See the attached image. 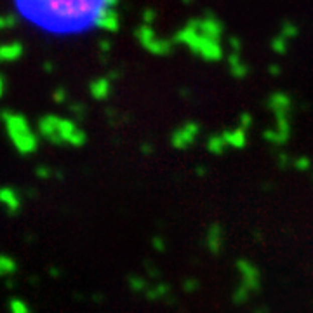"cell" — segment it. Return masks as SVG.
<instances>
[{
    "label": "cell",
    "mask_w": 313,
    "mask_h": 313,
    "mask_svg": "<svg viewBox=\"0 0 313 313\" xmlns=\"http://www.w3.org/2000/svg\"><path fill=\"white\" fill-rule=\"evenodd\" d=\"M90 92H92V96L96 97V99H103L105 96H107V87L103 85V82H94L92 85H90Z\"/></svg>",
    "instance_id": "12"
},
{
    "label": "cell",
    "mask_w": 313,
    "mask_h": 313,
    "mask_svg": "<svg viewBox=\"0 0 313 313\" xmlns=\"http://www.w3.org/2000/svg\"><path fill=\"white\" fill-rule=\"evenodd\" d=\"M54 99H58V101H63V99H65V94H63L61 90H58V92L54 94Z\"/></svg>",
    "instance_id": "15"
},
{
    "label": "cell",
    "mask_w": 313,
    "mask_h": 313,
    "mask_svg": "<svg viewBox=\"0 0 313 313\" xmlns=\"http://www.w3.org/2000/svg\"><path fill=\"white\" fill-rule=\"evenodd\" d=\"M35 174H37V178H40V179H51V178H56V171L52 167H49V165H39V167L35 169Z\"/></svg>",
    "instance_id": "11"
},
{
    "label": "cell",
    "mask_w": 313,
    "mask_h": 313,
    "mask_svg": "<svg viewBox=\"0 0 313 313\" xmlns=\"http://www.w3.org/2000/svg\"><path fill=\"white\" fill-rule=\"evenodd\" d=\"M7 306H9V313H32L30 304L21 297H11Z\"/></svg>",
    "instance_id": "8"
},
{
    "label": "cell",
    "mask_w": 313,
    "mask_h": 313,
    "mask_svg": "<svg viewBox=\"0 0 313 313\" xmlns=\"http://www.w3.org/2000/svg\"><path fill=\"white\" fill-rule=\"evenodd\" d=\"M294 167L299 169V171H304V169L310 167V160L308 158H299V160L294 162Z\"/></svg>",
    "instance_id": "13"
},
{
    "label": "cell",
    "mask_w": 313,
    "mask_h": 313,
    "mask_svg": "<svg viewBox=\"0 0 313 313\" xmlns=\"http://www.w3.org/2000/svg\"><path fill=\"white\" fill-rule=\"evenodd\" d=\"M165 292H167V287L165 285H153V287L146 289V297L148 299H160V297L165 296Z\"/></svg>",
    "instance_id": "10"
},
{
    "label": "cell",
    "mask_w": 313,
    "mask_h": 313,
    "mask_svg": "<svg viewBox=\"0 0 313 313\" xmlns=\"http://www.w3.org/2000/svg\"><path fill=\"white\" fill-rule=\"evenodd\" d=\"M0 120H2L4 129H6V134L9 138L11 145L14 146V150L20 155L28 157L33 155L39 150V133L33 131V127L30 126L28 119L25 115H21L18 112L4 110L0 113Z\"/></svg>",
    "instance_id": "2"
},
{
    "label": "cell",
    "mask_w": 313,
    "mask_h": 313,
    "mask_svg": "<svg viewBox=\"0 0 313 313\" xmlns=\"http://www.w3.org/2000/svg\"><path fill=\"white\" fill-rule=\"evenodd\" d=\"M0 207L9 216H18L23 207L21 193L13 186H0Z\"/></svg>",
    "instance_id": "3"
},
{
    "label": "cell",
    "mask_w": 313,
    "mask_h": 313,
    "mask_svg": "<svg viewBox=\"0 0 313 313\" xmlns=\"http://www.w3.org/2000/svg\"><path fill=\"white\" fill-rule=\"evenodd\" d=\"M207 247L213 254H220L223 247V230L220 225H213L207 232Z\"/></svg>",
    "instance_id": "5"
},
{
    "label": "cell",
    "mask_w": 313,
    "mask_h": 313,
    "mask_svg": "<svg viewBox=\"0 0 313 313\" xmlns=\"http://www.w3.org/2000/svg\"><path fill=\"white\" fill-rule=\"evenodd\" d=\"M37 133L47 143L54 146H75L80 148L87 143V136L84 131L70 119H63L58 115H44L39 120Z\"/></svg>",
    "instance_id": "1"
},
{
    "label": "cell",
    "mask_w": 313,
    "mask_h": 313,
    "mask_svg": "<svg viewBox=\"0 0 313 313\" xmlns=\"http://www.w3.org/2000/svg\"><path fill=\"white\" fill-rule=\"evenodd\" d=\"M21 45L20 44H9L0 47V61H14L21 56Z\"/></svg>",
    "instance_id": "7"
},
{
    "label": "cell",
    "mask_w": 313,
    "mask_h": 313,
    "mask_svg": "<svg viewBox=\"0 0 313 313\" xmlns=\"http://www.w3.org/2000/svg\"><path fill=\"white\" fill-rule=\"evenodd\" d=\"M127 282H129V287L133 289L134 292H146V282L143 280L141 277H136V275H129Z\"/></svg>",
    "instance_id": "9"
},
{
    "label": "cell",
    "mask_w": 313,
    "mask_h": 313,
    "mask_svg": "<svg viewBox=\"0 0 313 313\" xmlns=\"http://www.w3.org/2000/svg\"><path fill=\"white\" fill-rule=\"evenodd\" d=\"M4 90H6V80H4V77L0 75V97L4 96Z\"/></svg>",
    "instance_id": "14"
},
{
    "label": "cell",
    "mask_w": 313,
    "mask_h": 313,
    "mask_svg": "<svg viewBox=\"0 0 313 313\" xmlns=\"http://www.w3.org/2000/svg\"><path fill=\"white\" fill-rule=\"evenodd\" d=\"M237 266H239L240 273H242V285L240 287H244L247 292L258 291L259 285H261V273H259V270L249 261H246V259H240L237 263Z\"/></svg>",
    "instance_id": "4"
},
{
    "label": "cell",
    "mask_w": 313,
    "mask_h": 313,
    "mask_svg": "<svg viewBox=\"0 0 313 313\" xmlns=\"http://www.w3.org/2000/svg\"><path fill=\"white\" fill-rule=\"evenodd\" d=\"M153 242H155V247H157V249L164 251V246H162V240H160V239H155V240H153Z\"/></svg>",
    "instance_id": "16"
},
{
    "label": "cell",
    "mask_w": 313,
    "mask_h": 313,
    "mask_svg": "<svg viewBox=\"0 0 313 313\" xmlns=\"http://www.w3.org/2000/svg\"><path fill=\"white\" fill-rule=\"evenodd\" d=\"M18 271V263L14 258L7 254H0V278H9L14 277Z\"/></svg>",
    "instance_id": "6"
}]
</instances>
